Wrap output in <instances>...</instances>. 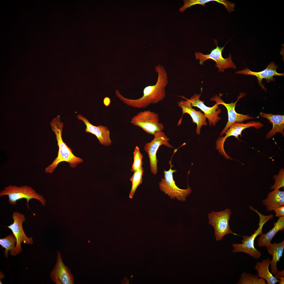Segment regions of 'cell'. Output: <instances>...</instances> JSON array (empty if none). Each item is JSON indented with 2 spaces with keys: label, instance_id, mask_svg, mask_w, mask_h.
<instances>
[{
  "label": "cell",
  "instance_id": "6da1fadb",
  "mask_svg": "<svg viewBox=\"0 0 284 284\" xmlns=\"http://www.w3.org/2000/svg\"><path fill=\"white\" fill-rule=\"evenodd\" d=\"M158 74L156 82L155 84L145 87L143 90V95L136 99L127 98L122 95L118 90L115 94L124 103L133 107L145 108L151 104H155L163 100L166 95L165 88L168 80V74L165 68L160 64L155 67Z\"/></svg>",
  "mask_w": 284,
  "mask_h": 284
},
{
  "label": "cell",
  "instance_id": "7a4b0ae2",
  "mask_svg": "<svg viewBox=\"0 0 284 284\" xmlns=\"http://www.w3.org/2000/svg\"><path fill=\"white\" fill-rule=\"evenodd\" d=\"M59 115L53 118L50 123L52 130L55 135L58 147L57 157L50 165L45 169V172L52 173L60 163L63 161L68 163L70 166L74 168L83 162L81 158L74 155L71 149L64 142L62 138L63 123L60 119Z\"/></svg>",
  "mask_w": 284,
  "mask_h": 284
},
{
  "label": "cell",
  "instance_id": "3957f363",
  "mask_svg": "<svg viewBox=\"0 0 284 284\" xmlns=\"http://www.w3.org/2000/svg\"><path fill=\"white\" fill-rule=\"evenodd\" d=\"M7 195L8 197V201L12 205H15L18 200L22 199L26 200L27 207L30 208L29 202L32 199H35L39 201L44 206L46 201L43 197L37 193L32 187L24 185L18 186L16 185H10L5 187L0 191V196Z\"/></svg>",
  "mask_w": 284,
  "mask_h": 284
},
{
  "label": "cell",
  "instance_id": "277c9868",
  "mask_svg": "<svg viewBox=\"0 0 284 284\" xmlns=\"http://www.w3.org/2000/svg\"><path fill=\"white\" fill-rule=\"evenodd\" d=\"M257 213L259 217V227L254 233L250 236H243L241 244H232L233 248V253L242 252L250 255L255 259L259 258L261 255V252L258 251L254 246V240L256 237L262 233V230L263 225L267 221L272 218V215H265L259 212Z\"/></svg>",
  "mask_w": 284,
  "mask_h": 284
},
{
  "label": "cell",
  "instance_id": "5b68a950",
  "mask_svg": "<svg viewBox=\"0 0 284 284\" xmlns=\"http://www.w3.org/2000/svg\"><path fill=\"white\" fill-rule=\"evenodd\" d=\"M170 167L168 171H164V178H161V181L159 183L161 190L165 194L168 195L171 199H177L182 202L186 201V197L191 194L192 190L188 186L187 188L185 189L178 187L175 184L173 178V174L176 172L175 169H172L173 165L170 162Z\"/></svg>",
  "mask_w": 284,
  "mask_h": 284
},
{
  "label": "cell",
  "instance_id": "8992f818",
  "mask_svg": "<svg viewBox=\"0 0 284 284\" xmlns=\"http://www.w3.org/2000/svg\"><path fill=\"white\" fill-rule=\"evenodd\" d=\"M130 122L151 135L156 131H163L164 127L162 123L159 122L158 114L149 110L137 113L132 118Z\"/></svg>",
  "mask_w": 284,
  "mask_h": 284
},
{
  "label": "cell",
  "instance_id": "52a82bcc",
  "mask_svg": "<svg viewBox=\"0 0 284 284\" xmlns=\"http://www.w3.org/2000/svg\"><path fill=\"white\" fill-rule=\"evenodd\" d=\"M231 214V211L229 209L218 212L213 211L208 214L209 223L214 229L215 236L217 241H220L223 237L228 234L239 235L230 229L229 221Z\"/></svg>",
  "mask_w": 284,
  "mask_h": 284
},
{
  "label": "cell",
  "instance_id": "ba28073f",
  "mask_svg": "<svg viewBox=\"0 0 284 284\" xmlns=\"http://www.w3.org/2000/svg\"><path fill=\"white\" fill-rule=\"evenodd\" d=\"M13 223L7 227L11 230L13 234L17 239L15 249L9 252L12 256L20 254L22 251L21 244L23 242L27 245H32L33 243L32 237H28L26 235L23 228V222L26 221V218L23 214L17 212H14L12 216Z\"/></svg>",
  "mask_w": 284,
  "mask_h": 284
},
{
  "label": "cell",
  "instance_id": "9c48e42d",
  "mask_svg": "<svg viewBox=\"0 0 284 284\" xmlns=\"http://www.w3.org/2000/svg\"><path fill=\"white\" fill-rule=\"evenodd\" d=\"M154 139L150 143L145 144L144 149L148 154L150 161L151 172L154 175L158 171L156 154L159 147L163 145L170 148L174 147L169 143V139L163 131L155 132Z\"/></svg>",
  "mask_w": 284,
  "mask_h": 284
},
{
  "label": "cell",
  "instance_id": "30bf717a",
  "mask_svg": "<svg viewBox=\"0 0 284 284\" xmlns=\"http://www.w3.org/2000/svg\"><path fill=\"white\" fill-rule=\"evenodd\" d=\"M214 41L216 45V48L212 50L209 54L205 55L200 52H195V59L200 60L199 63L201 65L203 64L204 62L208 59L214 60L216 63L215 67H218L219 71L221 72H224L226 69H236V65L232 61L231 54H229L228 58H224L222 57V53L225 45L222 47H219L217 43Z\"/></svg>",
  "mask_w": 284,
  "mask_h": 284
},
{
  "label": "cell",
  "instance_id": "8fae6325",
  "mask_svg": "<svg viewBox=\"0 0 284 284\" xmlns=\"http://www.w3.org/2000/svg\"><path fill=\"white\" fill-rule=\"evenodd\" d=\"M263 126L262 123L259 121H251L246 124L235 123L231 125L225 133L226 135L225 136L220 137L218 138L216 143V149L218 151L220 154L226 158H227L228 155L225 151L224 145L225 142L227 138L233 136L239 140L238 136L239 135L242 136V131L244 129L252 127L258 129Z\"/></svg>",
  "mask_w": 284,
  "mask_h": 284
},
{
  "label": "cell",
  "instance_id": "7c38bea8",
  "mask_svg": "<svg viewBox=\"0 0 284 284\" xmlns=\"http://www.w3.org/2000/svg\"><path fill=\"white\" fill-rule=\"evenodd\" d=\"M56 263L50 274L52 281L56 284H74V278L70 270L64 263L60 252L57 251Z\"/></svg>",
  "mask_w": 284,
  "mask_h": 284
},
{
  "label": "cell",
  "instance_id": "4fadbf2b",
  "mask_svg": "<svg viewBox=\"0 0 284 284\" xmlns=\"http://www.w3.org/2000/svg\"><path fill=\"white\" fill-rule=\"evenodd\" d=\"M245 94V93H240L237 100L235 103H231L230 104L225 103L217 95H216L211 99V100L215 101L219 105L221 104L224 106L227 111L228 121L224 129L220 134L221 136H222L225 133L230 126L235 123H241L253 118L248 115H245L238 113L235 111V108L236 103L240 98L244 96Z\"/></svg>",
  "mask_w": 284,
  "mask_h": 284
},
{
  "label": "cell",
  "instance_id": "5bb4252c",
  "mask_svg": "<svg viewBox=\"0 0 284 284\" xmlns=\"http://www.w3.org/2000/svg\"><path fill=\"white\" fill-rule=\"evenodd\" d=\"M201 94H195L191 96L189 99L191 103L192 106H196L199 108L204 113L206 118H207L210 126H215L216 124L221 119L219 115L221 111L219 106V104L216 102L212 107H208L204 104V101L199 99Z\"/></svg>",
  "mask_w": 284,
  "mask_h": 284
},
{
  "label": "cell",
  "instance_id": "9a60e30c",
  "mask_svg": "<svg viewBox=\"0 0 284 284\" xmlns=\"http://www.w3.org/2000/svg\"><path fill=\"white\" fill-rule=\"evenodd\" d=\"M278 67V66L276 65L273 62H272L267 65L265 69L260 72H253L246 68L244 69L236 72V73L237 74L256 76L257 78L259 85L262 89L266 91V89L262 82L263 79H265L266 82L267 83H269L271 81H275V79L273 77L274 76H284V73H278L277 72L276 69Z\"/></svg>",
  "mask_w": 284,
  "mask_h": 284
},
{
  "label": "cell",
  "instance_id": "2e32d148",
  "mask_svg": "<svg viewBox=\"0 0 284 284\" xmlns=\"http://www.w3.org/2000/svg\"><path fill=\"white\" fill-rule=\"evenodd\" d=\"M186 99L185 100H181L178 103L179 107L182 110V115L179 120L178 125H180L182 120L183 115L186 113L189 114L192 118V122L197 125L196 133L198 135H199L201 127L203 125H206L207 123L206 121V118L204 114L202 113L200 111H197L192 108L191 103L189 99L186 98L183 96L181 97Z\"/></svg>",
  "mask_w": 284,
  "mask_h": 284
},
{
  "label": "cell",
  "instance_id": "e0dca14e",
  "mask_svg": "<svg viewBox=\"0 0 284 284\" xmlns=\"http://www.w3.org/2000/svg\"><path fill=\"white\" fill-rule=\"evenodd\" d=\"M78 120H82L86 126L85 132L95 135L99 143L104 146H108L112 144L110 137V132L107 127L101 125L95 126L90 123L88 119L80 114L77 116Z\"/></svg>",
  "mask_w": 284,
  "mask_h": 284
},
{
  "label": "cell",
  "instance_id": "ac0fdd59",
  "mask_svg": "<svg viewBox=\"0 0 284 284\" xmlns=\"http://www.w3.org/2000/svg\"><path fill=\"white\" fill-rule=\"evenodd\" d=\"M266 247L270 255L272 256L270 262L271 273L277 279L279 277H284V270L279 271L277 266V262L278 261L280 262V259L283 256L284 249V240L280 243H271Z\"/></svg>",
  "mask_w": 284,
  "mask_h": 284
},
{
  "label": "cell",
  "instance_id": "d6986e66",
  "mask_svg": "<svg viewBox=\"0 0 284 284\" xmlns=\"http://www.w3.org/2000/svg\"><path fill=\"white\" fill-rule=\"evenodd\" d=\"M260 116L261 117L269 120L273 125L272 129L266 136L268 139L272 137L278 133H281L284 136V116L283 115H274L271 114L261 112Z\"/></svg>",
  "mask_w": 284,
  "mask_h": 284
},
{
  "label": "cell",
  "instance_id": "ffe728a7",
  "mask_svg": "<svg viewBox=\"0 0 284 284\" xmlns=\"http://www.w3.org/2000/svg\"><path fill=\"white\" fill-rule=\"evenodd\" d=\"M262 204L266 206L268 212L284 206V191L278 189L274 190L268 194L266 198L262 200Z\"/></svg>",
  "mask_w": 284,
  "mask_h": 284
},
{
  "label": "cell",
  "instance_id": "44dd1931",
  "mask_svg": "<svg viewBox=\"0 0 284 284\" xmlns=\"http://www.w3.org/2000/svg\"><path fill=\"white\" fill-rule=\"evenodd\" d=\"M273 224V227L268 232L265 234L262 233L260 234L258 240V246H266L271 243V240L279 231L284 230V216L279 217Z\"/></svg>",
  "mask_w": 284,
  "mask_h": 284
},
{
  "label": "cell",
  "instance_id": "7402d4cb",
  "mask_svg": "<svg viewBox=\"0 0 284 284\" xmlns=\"http://www.w3.org/2000/svg\"><path fill=\"white\" fill-rule=\"evenodd\" d=\"M271 260L269 258L263 260L261 262H257L255 267V269L257 271V276L266 281L267 284H275L279 283L280 280L276 278L270 272L269 267Z\"/></svg>",
  "mask_w": 284,
  "mask_h": 284
},
{
  "label": "cell",
  "instance_id": "603a6c76",
  "mask_svg": "<svg viewBox=\"0 0 284 284\" xmlns=\"http://www.w3.org/2000/svg\"><path fill=\"white\" fill-rule=\"evenodd\" d=\"M211 1L216 2L223 4L225 6L227 11L230 12L234 11L235 6V4L225 0H185L184 1V4L180 8L179 11L183 12L187 8L196 4L205 6L206 3Z\"/></svg>",
  "mask_w": 284,
  "mask_h": 284
},
{
  "label": "cell",
  "instance_id": "cb8c5ba5",
  "mask_svg": "<svg viewBox=\"0 0 284 284\" xmlns=\"http://www.w3.org/2000/svg\"><path fill=\"white\" fill-rule=\"evenodd\" d=\"M17 241V239L13 234H11L4 238L0 239V245L5 249L4 256L6 258L8 257L9 251L10 252L15 249Z\"/></svg>",
  "mask_w": 284,
  "mask_h": 284
},
{
  "label": "cell",
  "instance_id": "d4e9b609",
  "mask_svg": "<svg viewBox=\"0 0 284 284\" xmlns=\"http://www.w3.org/2000/svg\"><path fill=\"white\" fill-rule=\"evenodd\" d=\"M237 284H266L263 279L251 273L243 272L241 275Z\"/></svg>",
  "mask_w": 284,
  "mask_h": 284
},
{
  "label": "cell",
  "instance_id": "484cf974",
  "mask_svg": "<svg viewBox=\"0 0 284 284\" xmlns=\"http://www.w3.org/2000/svg\"><path fill=\"white\" fill-rule=\"evenodd\" d=\"M143 172V169L142 166L134 172L133 175L130 178V180L132 182L131 189L129 195L130 199L133 198L138 187L142 183Z\"/></svg>",
  "mask_w": 284,
  "mask_h": 284
},
{
  "label": "cell",
  "instance_id": "4316f807",
  "mask_svg": "<svg viewBox=\"0 0 284 284\" xmlns=\"http://www.w3.org/2000/svg\"><path fill=\"white\" fill-rule=\"evenodd\" d=\"M133 154L134 161L131 170L134 172L142 167L143 164L142 162L143 156L140 153L139 147L137 146H136Z\"/></svg>",
  "mask_w": 284,
  "mask_h": 284
},
{
  "label": "cell",
  "instance_id": "83f0119b",
  "mask_svg": "<svg viewBox=\"0 0 284 284\" xmlns=\"http://www.w3.org/2000/svg\"><path fill=\"white\" fill-rule=\"evenodd\" d=\"M275 183L271 187V190L279 189L284 187V170L281 168L278 174L273 176Z\"/></svg>",
  "mask_w": 284,
  "mask_h": 284
},
{
  "label": "cell",
  "instance_id": "f1b7e54d",
  "mask_svg": "<svg viewBox=\"0 0 284 284\" xmlns=\"http://www.w3.org/2000/svg\"><path fill=\"white\" fill-rule=\"evenodd\" d=\"M274 210L276 216L279 217L284 216V206L277 207Z\"/></svg>",
  "mask_w": 284,
  "mask_h": 284
},
{
  "label": "cell",
  "instance_id": "f546056e",
  "mask_svg": "<svg viewBox=\"0 0 284 284\" xmlns=\"http://www.w3.org/2000/svg\"><path fill=\"white\" fill-rule=\"evenodd\" d=\"M103 103L106 106H109L111 103V100L110 98L107 97H105L103 100Z\"/></svg>",
  "mask_w": 284,
  "mask_h": 284
},
{
  "label": "cell",
  "instance_id": "4dcf8cb0",
  "mask_svg": "<svg viewBox=\"0 0 284 284\" xmlns=\"http://www.w3.org/2000/svg\"><path fill=\"white\" fill-rule=\"evenodd\" d=\"M278 279H279L280 280V282L279 283V284H284V277H278Z\"/></svg>",
  "mask_w": 284,
  "mask_h": 284
}]
</instances>
